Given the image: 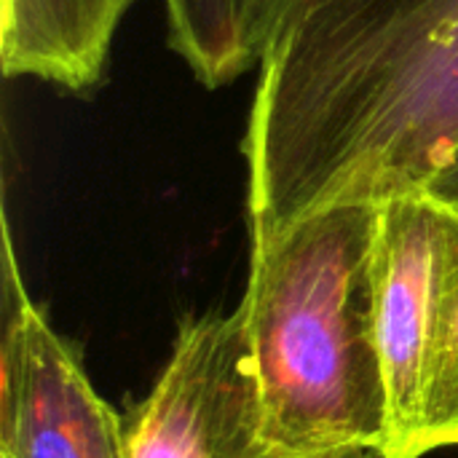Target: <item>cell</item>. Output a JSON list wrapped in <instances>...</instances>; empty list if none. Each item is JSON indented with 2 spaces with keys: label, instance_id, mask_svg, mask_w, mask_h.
I'll list each match as a JSON object with an SVG mask.
<instances>
[{
  "label": "cell",
  "instance_id": "cell-4",
  "mask_svg": "<svg viewBox=\"0 0 458 458\" xmlns=\"http://www.w3.org/2000/svg\"><path fill=\"white\" fill-rule=\"evenodd\" d=\"M123 435L129 458H287L266 435L242 306L180 319L153 389L123 416Z\"/></svg>",
  "mask_w": 458,
  "mask_h": 458
},
{
  "label": "cell",
  "instance_id": "cell-7",
  "mask_svg": "<svg viewBox=\"0 0 458 458\" xmlns=\"http://www.w3.org/2000/svg\"><path fill=\"white\" fill-rule=\"evenodd\" d=\"M252 11L255 0H164L166 43L204 89H220L258 64Z\"/></svg>",
  "mask_w": 458,
  "mask_h": 458
},
{
  "label": "cell",
  "instance_id": "cell-6",
  "mask_svg": "<svg viewBox=\"0 0 458 458\" xmlns=\"http://www.w3.org/2000/svg\"><path fill=\"white\" fill-rule=\"evenodd\" d=\"M134 0H0L5 78H38L89 97L107 70L115 30Z\"/></svg>",
  "mask_w": 458,
  "mask_h": 458
},
{
  "label": "cell",
  "instance_id": "cell-1",
  "mask_svg": "<svg viewBox=\"0 0 458 458\" xmlns=\"http://www.w3.org/2000/svg\"><path fill=\"white\" fill-rule=\"evenodd\" d=\"M458 148V0H325L263 56L242 153L252 242L424 191Z\"/></svg>",
  "mask_w": 458,
  "mask_h": 458
},
{
  "label": "cell",
  "instance_id": "cell-9",
  "mask_svg": "<svg viewBox=\"0 0 458 458\" xmlns=\"http://www.w3.org/2000/svg\"><path fill=\"white\" fill-rule=\"evenodd\" d=\"M424 191L432 193V196H437V199H443V201H448V204H454V207H458V148L454 150V156L445 161V166L427 182Z\"/></svg>",
  "mask_w": 458,
  "mask_h": 458
},
{
  "label": "cell",
  "instance_id": "cell-2",
  "mask_svg": "<svg viewBox=\"0 0 458 458\" xmlns=\"http://www.w3.org/2000/svg\"><path fill=\"white\" fill-rule=\"evenodd\" d=\"M378 223L381 204L335 201L252 242L239 306L266 435L287 458L378 456L384 448Z\"/></svg>",
  "mask_w": 458,
  "mask_h": 458
},
{
  "label": "cell",
  "instance_id": "cell-5",
  "mask_svg": "<svg viewBox=\"0 0 458 458\" xmlns=\"http://www.w3.org/2000/svg\"><path fill=\"white\" fill-rule=\"evenodd\" d=\"M0 458H129L123 416L97 394L81 354L27 295L8 225L3 244Z\"/></svg>",
  "mask_w": 458,
  "mask_h": 458
},
{
  "label": "cell",
  "instance_id": "cell-8",
  "mask_svg": "<svg viewBox=\"0 0 458 458\" xmlns=\"http://www.w3.org/2000/svg\"><path fill=\"white\" fill-rule=\"evenodd\" d=\"M319 3H325V0H255L252 51H255L258 64L284 38V32Z\"/></svg>",
  "mask_w": 458,
  "mask_h": 458
},
{
  "label": "cell",
  "instance_id": "cell-3",
  "mask_svg": "<svg viewBox=\"0 0 458 458\" xmlns=\"http://www.w3.org/2000/svg\"><path fill=\"white\" fill-rule=\"evenodd\" d=\"M376 317L386 386L378 458L458 445V207L427 191L381 204Z\"/></svg>",
  "mask_w": 458,
  "mask_h": 458
}]
</instances>
